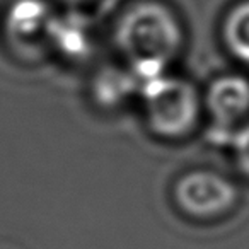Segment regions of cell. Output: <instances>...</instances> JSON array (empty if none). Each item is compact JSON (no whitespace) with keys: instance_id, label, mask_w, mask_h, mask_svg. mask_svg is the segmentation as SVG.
Wrapping results in <instances>:
<instances>
[{"instance_id":"obj_1","label":"cell","mask_w":249,"mask_h":249,"mask_svg":"<svg viewBox=\"0 0 249 249\" xmlns=\"http://www.w3.org/2000/svg\"><path fill=\"white\" fill-rule=\"evenodd\" d=\"M118 35L126 52L156 67L174 58L183 41L179 21L159 4H142L128 12Z\"/></svg>"},{"instance_id":"obj_2","label":"cell","mask_w":249,"mask_h":249,"mask_svg":"<svg viewBox=\"0 0 249 249\" xmlns=\"http://www.w3.org/2000/svg\"><path fill=\"white\" fill-rule=\"evenodd\" d=\"M201 99L193 86L179 79H154L147 90V116L156 133L184 137L196 126Z\"/></svg>"},{"instance_id":"obj_3","label":"cell","mask_w":249,"mask_h":249,"mask_svg":"<svg viewBox=\"0 0 249 249\" xmlns=\"http://www.w3.org/2000/svg\"><path fill=\"white\" fill-rule=\"evenodd\" d=\"M174 201L183 213L193 218H218L235 208L239 190L217 171L196 169L178 179Z\"/></svg>"},{"instance_id":"obj_4","label":"cell","mask_w":249,"mask_h":249,"mask_svg":"<svg viewBox=\"0 0 249 249\" xmlns=\"http://www.w3.org/2000/svg\"><path fill=\"white\" fill-rule=\"evenodd\" d=\"M203 103L213 133L222 140H232L249 121V80L234 73L220 75L210 84Z\"/></svg>"},{"instance_id":"obj_5","label":"cell","mask_w":249,"mask_h":249,"mask_svg":"<svg viewBox=\"0 0 249 249\" xmlns=\"http://www.w3.org/2000/svg\"><path fill=\"white\" fill-rule=\"evenodd\" d=\"M222 43L232 58L249 67V0H239L224 16Z\"/></svg>"},{"instance_id":"obj_6","label":"cell","mask_w":249,"mask_h":249,"mask_svg":"<svg viewBox=\"0 0 249 249\" xmlns=\"http://www.w3.org/2000/svg\"><path fill=\"white\" fill-rule=\"evenodd\" d=\"M232 152H234V162L242 176L249 179V121L244 123L231 140Z\"/></svg>"}]
</instances>
